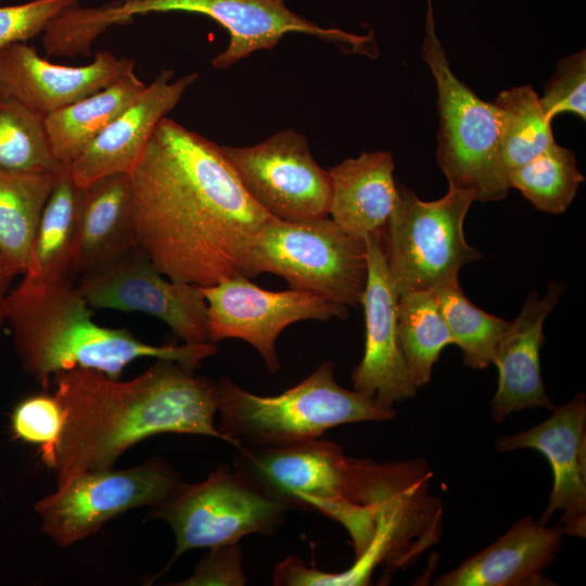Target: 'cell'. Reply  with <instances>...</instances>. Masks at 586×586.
Returning <instances> with one entry per match:
<instances>
[{
  "instance_id": "cell-1",
  "label": "cell",
  "mask_w": 586,
  "mask_h": 586,
  "mask_svg": "<svg viewBox=\"0 0 586 586\" xmlns=\"http://www.w3.org/2000/svg\"><path fill=\"white\" fill-rule=\"evenodd\" d=\"M129 177L137 244L164 276L200 286L243 276L271 216L221 146L164 117Z\"/></svg>"
},
{
  "instance_id": "cell-2",
  "label": "cell",
  "mask_w": 586,
  "mask_h": 586,
  "mask_svg": "<svg viewBox=\"0 0 586 586\" xmlns=\"http://www.w3.org/2000/svg\"><path fill=\"white\" fill-rule=\"evenodd\" d=\"M193 372L177 361L155 359L128 381L79 367L53 375L63 424L41 458L53 470L56 487L82 472L112 468L150 436L191 434L226 442L215 424L216 382Z\"/></svg>"
},
{
  "instance_id": "cell-3",
  "label": "cell",
  "mask_w": 586,
  "mask_h": 586,
  "mask_svg": "<svg viewBox=\"0 0 586 586\" xmlns=\"http://www.w3.org/2000/svg\"><path fill=\"white\" fill-rule=\"evenodd\" d=\"M73 279L38 282L26 278L9 292V323L22 367L43 387L59 372L73 368L101 371L118 380L138 358L168 359L195 370L217 353L214 343L152 345L127 328H106L93 313Z\"/></svg>"
},
{
  "instance_id": "cell-4",
  "label": "cell",
  "mask_w": 586,
  "mask_h": 586,
  "mask_svg": "<svg viewBox=\"0 0 586 586\" xmlns=\"http://www.w3.org/2000/svg\"><path fill=\"white\" fill-rule=\"evenodd\" d=\"M430 479L423 460L378 463L348 457L345 498L357 507L369 545L344 572L302 566L300 584L369 585L379 565L395 571L411 564L441 535L443 509L429 492Z\"/></svg>"
},
{
  "instance_id": "cell-5",
  "label": "cell",
  "mask_w": 586,
  "mask_h": 586,
  "mask_svg": "<svg viewBox=\"0 0 586 586\" xmlns=\"http://www.w3.org/2000/svg\"><path fill=\"white\" fill-rule=\"evenodd\" d=\"M218 431L238 447L285 446L320 438L329 429L394 418L393 408L334 379L332 361L322 362L295 386L276 396L245 391L227 378L216 382Z\"/></svg>"
},
{
  "instance_id": "cell-6",
  "label": "cell",
  "mask_w": 586,
  "mask_h": 586,
  "mask_svg": "<svg viewBox=\"0 0 586 586\" xmlns=\"http://www.w3.org/2000/svg\"><path fill=\"white\" fill-rule=\"evenodd\" d=\"M165 12L206 15L227 29L229 43L211 62L219 69L256 51L273 49L289 33L320 37L369 55L373 49L370 36L320 27L291 11L284 0H113L98 7L73 8L66 15L65 27L75 44L89 49L113 25H125L137 15Z\"/></svg>"
},
{
  "instance_id": "cell-7",
  "label": "cell",
  "mask_w": 586,
  "mask_h": 586,
  "mask_svg": "<svg viewBox=\"0 0 586 586\" xmlns=\"http://www.w3.org/2000/svg\"><path fill=\"white\" fill-rule=\"evenodd\" d=\"M264 272L283 278L290 289L357 306L368 273L365 239L328 217L285 221L271 216L252 245L243 276L251 279Z\"/></svg>"
},
{
  "instance_id": "cell-8",
  "label": "cell",
  "mask_w": 586,
  "mask_h": 586,
  "mask_svg": "<svg viewBox=\"0 0 586 586\" xmlns=\"http://www.w3.org/2000/svg\"><path fill=\"white\" fill-rule=\"evenodd\" d=\"M422 58L437 87V162L449 187L477 201L505 199L510 189L499 161L498 124L492 103L481 100L451 72L436 35L433 0H426Z\"/></svg>"
},
{
  "instance_id": "cell-9",
  "label": "cell",
  "mask_w": 586,
  "mask_h": 586,
  "mask_svg": "<svg viewBox=\"0 0 586 586\" xmlns=\"http://www.w3.org/2000/svg\"><path fill=\"white\" fill-rule=\"evenodd\" d=\"M473 192L450 188L436 201H421L397 187V196L383 234L388 270L398 294L435 291L459 283L460 269L481 258L463 234V220Z\"/></svg>"
},
{
  "instance_id": "cell-10",
  "label": "cell",
  "mask_w": 586,
  "mask_h": 586,
  "mask_svg": "<svg viewBox=\"0 0 586 586\" xmlns=\"http://www.w3.org/2000/svg\"><path fill=\"white\" fill-rule=\"evenodd\" d=\"M288 510L224 463L203 482H183L151 507L149 518L170 525L176 540L171 563L192 549L238 544L250 534L272 535Z\"/></svg>"
},
{
  "instance_id": "cell-11",
  "label": "cell",
  "mask_w": 586,
  "mask_h": 586,
  "mask_svg": "<svg viewBox=\"0 0 586 586\" xmlns=\"http://www.w3.org/2000/svg\"><path fill=\"white\" fill-rule=\"evenodd\" d=\"M182 483L169 462L151 458L131 468L82 472L41 498L35 511L42 532L65 548L133 508L161 504Z\"/></svg>"
},
{
  "instance_id": "cell-12",
  "label": "cell",
  "mask_w": 586,
  "mask_h": 586,
  "mask_svg": "<svg viewBox=\"0 0 586 586\" xmlns=\"http://www.w3.org/2000/svg\"><path fill=\"white\" fill-rule=\"evenodd\" d=\"M347 462L339 445L317 438L285 446L238 447L232 470L289 509L317 511L352 534L358 514L345 499Z\"/></svg>"
},
{
  "instance_id": "cell-13",
  "label": "cell",
  "mask_w": 586,
  "mask_h": 586,
  "mask_svg": "<svg viewBox=\"0 0 586 586\" xmlns=\"http://www.w3.org/2000/svg\"><path fill=\"white\" fill-rule=\"evenodd\" d=\"M221 148L247 193L270 216L285 221L328 217L330 173L317 164L303 135L286 129L255 145Z\"/></svg>"
},
{
  "instance_id": "cell-14",
  "label": "cell",
  "mask_w": 586,
  "mask_h": 586,
  "mask_svg": "<svg viewBox=\"0 0 586 586\" xmlns=\"http://www.w3.org/2000/svg\"><path fill=\"white\" fill-rule=\"evenodd\" d=\"M76 280L91 307L145 313L186 344L209 343L202 288L165 279L138 245Z\"/></svg>"
},
{
  "instance_id": "cell-15",
  "label": "cell",
  "mask_w": 586,
  "mask_h": 586,
  "mask_svg": "<svg viewBox=\"0 0 586 586\" xmlns=\"http://www.w3.org/2000/svg\"><path fill=\"white\" fill-rule=\"evenodd\" d=\"M207 303L208 342L240 339L263 357L267 369L279 370L277 340L291 323L303 320L345 319L348 307L309 291L264 290L238 275L201 286Z\"/></svg>"
},
{
  "instance_id": "cell-16",
  "label": "cell",
  "mask_w": 586,
  "mask_h": 586,
  "mask_svg": "<svg viewBox=\"0 0 586 586\" xmlns=\"http://www.w3.org/2000/svg\"><path fill=\"white\" fill-rule=\"evenodd\" d=\"M383 231L364 237L368 273L361 305L366 323L365 352L352 373L354 390L385 408L412 398L418 387L409 374L397 331V301L388 270Z\"/></svg>"
},
{
  "instance_id": "cell-17",
  "label": "cell",
  "mask_w": 586,
  "mask_h": 586,
  "mask_svg": "<svg viewBox=\"0 0 586 586\" xmlns=\"http://www.w3.org/2000/svg\"><path fill=\"white\" fill-rule=\"evenodd\" d=\"M499 453L533 448L549 461L553 473L552 491L539 522L547 524L562 511L558 527L571 536L586 535V400L578 392L563 406L553 408L544 422L512 435L497 438Z\"/></svg>"
},
{
  "instance_id": "cell-18",
  "label": "cell",
  "mask_w": 586,
  "mask_h": 586,
  "mask_svg": "<svg viewBox=\"0 0 586 586\" xmlns=\"http://www.w3.org/2000/svg\"><path fill=\"white\" fill-rule=\"evenodd\" d=\"M135 71V61L109 51L95 53L90 64L66 66L41 58L25 42L0 51V92L47 116L111 85Z\"/></svg>"
},
{
  "instance_id": "cell-19",
  "label": "cell",
  "mask_w": 586,
  "mask_h": 586,
  "mask_svg": "<svg viewBox=\"0 0 586 586\" xmlns=\"http://www.w3.org/2000/svg\"><path fill=\"white\" fill-rule=\"evenodd\" d=\"M174 69H162L139 99L110 124L71 164L79 188L112 174H129L157 123L178 104L199 78L190 73L171 80Z\"/></svg>"
},
{
  "instance_id": "cell-20",
  "label": "cell",
  "mask_w": 586,
  "mask_h": 586,
  "mask_svg": "<svg viewBox=\"0 0 586 586\" xmlns=\"http://www.w3.org/2000/svg\"><path fill=\"white\" fill-rule=\"evenodd\" d=\"M562 290V284L551 282L542 298L531 293L499 342L493 362L499 372L498 387L492 400V417L497 423L514 411L555 408L542 380L539 349L544 322Z\"/></svg>"
},
{
  "instance_id": "cell-21",
  "label": "cell",
  "mask_w": 586,
  "mask_h": 586,
  "mask_svg": "<svg viewBox=\"0 0 586 586\" xmlns=\"http://www.w3.org/2000/svg\"><path fill=\"white\" fill-rule=\"evenodd\" d=\"M563 532L527 515L495 543L438 577V586H546L543 573L562 546Z\"/></svg>"
},
{
  "instance_id": "cell-22",
  "label": "cell",
  "mask_w": 586,
  "mask_h": 586,
  "mask_svg": "<svg viewBox=\"0 0 586 586\" xmlns=\"http://www.w3.org/2000/svg\"><path fill=\"white\" fill-rule=\"evenodd\" d=\"M137 245L129 174L107 175L82 188L72 278Z\"/></svg>"
},
{
  "instance_id": "cell-23",
  "label": "cell",
  "mask_w": 586,
  "mask_h": 586,
  "mask_svg": "<svg viewBox=\"0 0 586 586\" xmlns=\"http://www.w3.org/2000/svg\"><path fill=\"white\" fill-rule=\"evenodd\" d=\"M329 173L332 220L361 238L382 231L397 196L391 152H362L333 166Z\"/></svg>"
},
{
  "instance_id": "cell-24",
  "label": "cell",
  "mask_w": 586,
  "mask_h": 586,
  "mask_svg": "<svg viewBox=\"0 0 586 586\" xmlns=\"http://www.w3.org/2000/svg\"><path fill=\"white\" fill-rule=\"evenodd\" d=\"M145 88L131 71L97 92L47 115L44 124L54 157L63 165H71Z\"/></svg>"
},
{
  "instance_id": "cell-25",
  "label": "cell",
  "mask_w": 586,
  "mask_h": 586,
  "mask_svg": "<svg viewBox=\"0 0 586 586\" xmlns=\"http://www.w3.org/2000/svg\"><path fill=\"white\" fill-rule=\"evenodd\" d=\"M81 192L73 180L71 165H64L43 207L24 278L38 282L73 279Z\"/></svg>"
},
{
  "instance_id": "cell-26",
  "label": "cell",
  "mask_w": 586,
  "mask_h": 586,
  "mask_svg": "<svg viewBox=\"0 0 586 586\" xmlns=\"http://www.w3.org/2000/svg\"><path fill=\"white\" fill-rule=\"evenodd\" d=\"M58 173L0 170V253L20 275L29 267L36 230Z\"/></svg>"
},
{
  "instance_id": "cell-27",
  "label": "cell",
  "mask_w": 586,
  "mask_h": 586,
  "mask_svg": "<svg viewBox=\"0 0 586 586\" xmlns=\"http://www.w3.org/2000/svg\"><path fill=\"white\" fill-rule=\"evenodd\" d=\"M498 124L499 161L509 174L530 162L555 142L550 119L534 89L526 85L499 93L491 102Z\"/></svg>"
},
{
  "instance_id": "cell-28",
  "label": "cell",
  "mask_w": 586,
  "mask_h": 586,
  "mask_svg": "<svg viewBox=\"0 0 586 586\" xmlns=\"http://www.w3.org/2000/svg\"><path fill=\"white\" fill-rule=\"evenodd\" d=\"M397 331L411 380L420 387L430 382L441 352L454 344L435 291L398 294Z\"/></svg>"
},
{
  "instance_id": "cell-29",
  "label": "cell",
  "mask_w": 586,
  "mask_h": 586,
  "mask_svg": "<svg viewBox=\"0 0 586 586\" xmlns=\"http://www.w3.org/2000/svg\"><path fill=\"white\" fill-rule=\"evenodd\" d=\"M63 166L52 153L44 116L0 92V170L58 173Z\"/></svg>"
},
{
  "instance_id": "cell-30",
  "label": "cell",
  "mask_w": 586,
  "mask_h": 586,
  "mask_svg": "<svg viewBox=\"0 0 586 586\" xmlns=\"http://www.w3.org/2000/svg\"><path fill=\"white\" fill-rule=\"evenodd\" d=\"M583 181L574 153L556 142L509 174L510 188L518 189L537 209L550 214L564 213Z\"/></svg>"
},
{
  "instance_id": "cell-31",
  "label": "cell",
  "mask_w": 586,
  "mask_h": 586,
  "mask_svg": "<svg viewBox=\"0 0 586 586\" xmlns=\"http://www.w3.org/2000/svg\"><path fill=\"white\" fill-rule=\"evenodd\" d=\"M437 302L454 340L462 352L463 362L483 369L494 362L499 342L511 321H506L474 306L459 283L435 290Z\"/></svg>"
},
{
  "instance_id": "cell-32",
  "label": "cell",
  "mask_w": 586,
  "mask_h": 586,
  "mask_svg": "<svg viewBox=\"0 0 586 586\" xmlns=\"http://www.w3.org/2000/svg\"><path fill=\"white\" fill-rule=\"evenodd\" d=\"M63 424V410L54 395L37 394L22 400L13 411L14 434L38 445L40 455L56 443Z\"/></svg>"
},
{
  "instance_id": "cell-33",
  "label": "cell",
  "mask_w": 586,
  "mask_h": 586,
  "mask_svg": "<svg viewBox=\"0 0 586 586\" xmlns=\"http://www.w3.org/2000/svg\"><path fill=\"white\" fill-rule=\"evenodd\" d=\"M78 0H31L0 7V51L44 33L51 23Z\"/></svg>"
},
{
  "instance_id": "cell-34",
  "label": "cell",
  "mask_w": 586,
  "mask_h": 586,
  "mask_svg": "<svg viewBox=\"0 0 586 586\" xmlns=\"http://www.w3.org/2000/svg\"><path fill=\"white\" fill-rule=\"evenodd\" d=\"M548 119L563 112L586 117V53L585 50L563 58L544 95L539 98Z\"/></svg>"
},
{
  "instance_id": "cell-35",
  "label": "cell",
  "mask_w": 586,
  "mask_h": 586,
  "mask_svg": "<svg viewBox=\"0 0 586 586\" xmlns=\"http://www.w3.org/2000/svg\"><path fill=\"white\" fill-rule=\"evenodd\" d=\"M246 576L242 569V553L238 544L208 548L196 563L193 573L177 586H243Z\"/></svg>"
},
{
  "instance_id": "cell-36",
  "label": "cell",
  "mask_w": 586,
  "mask_h": 586,
  "mask_svg": "<svg viewBox=\"0 0 586 586\" xmlns=\"http://www.w3.org/2000/svg\"><path fill=\"white\" fill-rule=\"evenodd\" d=\"M17 275H20L17 269L0 253V329L5 321L9 288L13 278Z\"/></svg>"
}]
</instances>
